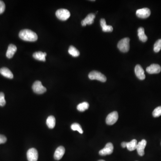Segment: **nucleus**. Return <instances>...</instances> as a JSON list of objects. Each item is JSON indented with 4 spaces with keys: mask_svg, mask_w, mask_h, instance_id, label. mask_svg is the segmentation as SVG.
Segmentation results:
<instances>
[{
    "mask_svg": "<svg viewBox=\"0 0 161 161\" xmlns=\"http://www.w3.org/2000/svg\"><path fill=\"white\" fill-rule=\"evenodd\" d=\"M19 37L26 41L35 42L38 39V36L35 32L28 29L22 30L19 33Z\"/></svg>",
    "mask_w": 161,
    "mask_h": 161,
    "instance_id": "nucleus-1",
    "label": "nucleus"
},
{
    "mask_svg": "<svg viewBox=\"0 0 161 161\" xmlns=\"http://www.w3.org/2000/svg\"><path fill=\"white\" fill-rule=\"evenodd\" d=\"M130 39L128 38L122 39L118 42L117 47L120 51L123 53H127L129 50Z\"/></svg>",
    "mask_w": 161,
    "mask_h": 161,
    "instance_id": "nucleus-2",
    "label": "nucleus"
},
{
    "mask_svg": "<svg viewBox=\"0 0 161 161\" xmlns=\"http://www.w3.org/2000/svg\"><path fill=\"white\" fill-rule=\"evenodd\" d=\"M89 78L91 80H97L101 82H106L107 78L104 75L97 71H93L89 74Z\"/></svg>",
    "mask_w": 161,
    "mask_h": 161,
    "instance_id": "nucleus-3",
    "label": "nucleus"
},
{
    "mask_svg": "<svg viewBox=\"0 0 161 161\" xmlns=\"http://www.w3.org/2000/svg\"><path fill=\"white\" fill-rule=\"evenodd\" d=\"M56 15L59 19L62 21H65L70 18V13L67 9H60L57 10Z\"/></svg>",
    "mask_w": 161,
    "mask_h": 161,
    "instance_id": "nucleus-4",
    "label": "nucleus"
},
{
    "mask_svg": "<svg viewBox=\"0 0 161 161\" xmlns=\"http://www.w3.org/2000/svg\"><path fill=\"white\" fill-rule=\"evenodd\" d=\"M32 88L34 92L37 94H42L47 91V89L43 86L41 82L39 80L35 81Z\"/></svg>",
    "mask_w": 161,
    "mask_h": 161,
    "instance_id": "nucleus-5",
    "label": "nucleus"
},
{
    "mask_svg": "<svg viewBox=\"0 0 161 161\" xmlns=\"http://www.w3.org/2000/svg\"><path fill=\"white\" fill-rule=\"evenodd\" d=\"M119 115L117 111H113L110 113L106 118V122L107 125H111L115 124L118 121Z\"/></svg>",
    "mask_w": 161,
    "mask_h": 161,
    "instance_id": "nucleus-6",
    "label": "nucleus"
},
{
    "mask_svg": "<svg viewBox=\"0 0 161 161\" xmlns=\"http://www.w3.org/2000/svg\"><path fill=\"white\" fill-rule=\"evenodd\" d=\"M113 145L111 143L109 142L106 145L104 148L99 151V154L101 156L110 155L113 153Z\"/></svg>",
    "mask_w": 161,
    "mask_h": 161,
    "instance_id": "nucleus-7",
    "label": "nucleus"
},
{
    "mask_svg": "<svg viewBox=\"0 0 161 161\" xmlns=\"http://www.w3.org/2000/svg\"><path fill=\"white\" fill-rule=\"evenodd\" d=\"M151 14V11L149 8H144L138 9L136 11V15L141 19H147Z\"/></svg>",
    "mask_w": 161,
    "mask_h": 161,
    "instance_id": "nucleus-8",
    "label": "nucleus"
},
{
    "mask_svg": "<svg viewBox=\"0 0 161 161\" xmlns=\"http://www.w3.org/2000/svg\"><path fill=\"white\" fill-rule=\"evenodd\" d=\"M27 158L28 161H37L38 159V153L35 148L30 149L27 152Z\"/></svg>",
    "mask_w": 161,
    "mask_h": 161,
    "instance_id": "nucleus-9",
    "label": "nucleus"
},
{
    "mask_svg": "<svg viewBox=\"0 0 161 161\" xmlns=\"http://www.w3.org/2000/svg\"><path fill=\"white\" fill-rule=\"evenodd\" d=\"M135 73L136 76L140 80H143L146 78L144 70L140 64H137L135 66Z\"/></svg>",
    "mask_w": 161,
    "mask_h": 161,
    "instance_id": "nucleus-10",
    "label": "nucleus"
},
{
    "mask_svg": "<svg viewBox=\"0 0 161 161\" xmlns=\"http://www.w3.org/2000/svg\"><path fill=\"white\" fill-rule=\"evenodd\" d=\"M146 70L149 74H159L161 71V67L159 64H153L148 67Z\"/></svg>",
    "mask_w": 161,
    "mask_h": 161,
    "instance_id": "nucleus-11",
    "label": "nucleus"
},
{
    "mask_svg": "<svg viewBox=\"0 0 161 161\" xmlns=\"http://www.w3.org/2000/svg\"><path fill=\"white\" fill-rule=\"evenodd\" d=\"M147 144V142L145 139H143L137 144V153L140 156H143L145 154V149Z\"/></svg>",
    "mask_w": 161,
    "mask_h": 161,
    "instance_id": "nucleus-12",
    "label": "nucleus"
},
{
    "mask_svg": "<svg viewBox=\"0 0 161 161\" xmlns=\"http://www.w3.org/2000/svg\"><path fill=\"white\" fill-rule=\"evenodd\" d=\"M95 18V15L94 14L91 13L89 14L84 19L81 21V25L82 26H86L87 25H91L94 22V19Z\"/></svg>",
    "mask_w": 161,
    "mask_h": 161,
    "instance_id": "nucleus-13",
    "label": "nucleus"
},
{
    "mask_svg": "<svg viewBox=\"0 0 161 161\" xmlns=\"http://www.w3.org/2000/svg\"><path fill=\"white\" fill-rule=\"evenodd\" d=\"M65 153V149L62 146L58 147L55 152L54 158L56 160H59L63 157Z\"/></svg>",
    "mask_w": 161,
    "mask_h": 161,
    "instance_id": "nucleus-14",
    "label": "nucleus"
},
{
    "mask_svg": "<svg viewBox=\"0 0 161 161\" xmlns=\"http://www.w3.org/2000/svg\"><path fill=\"white\" fill-rule=\"evenodd\" d=\"M17 50V48L15 45L12 44H9L6 52V56L9 59L13 57Z\"/></svg>",
    "mask_w": 161,
    "mask_h": 161,
    "instance_id": "nucleus-15",
    "label": "nucleus"
},
{
    "mask_svg": "<svg viewBox=\"0 0 161 161\" xmlns=\"http://www.w3.org/2000/svg\"><path fill=\"white\" fill-rule=\"evenodd\" d=\"M100 25L102 28V31L105 32H111L113 28L111 26L107 25L105 19H102L100 20Z\"/></svg>",
    "mask_w": 161,
    "mask_h": 161,
    "instance_id": "nucleus-16",
    "label": "nucleus"
},
{
    "mask_svg": "<svg viewBox=\"0 0 161 161\" xmlns=\"http://www.w3.org/2000/svg\"><path fill=\"white\" fill-rule=\"evenodd\" d=\"M0 74L5 77L9 79H12L14 77V75L11 71L5 67H3L0 69Z\"/></svg>",
    "mask_w": 161,
    "mask_h": 161,
    "instance_id": "nucleus-17",
    "label": "nucleus"
},
{
    "mask_svg": "<svg viewBox=\"0 0 161 161\" xmlns=\"http://www.w3.org/2000/svg\"><path fill=\"white\" fill-rule=\"evenodd\" d=\"M138 32V36L139 39L143 42H146L148 40V37L145 33L144 28L143 27H140L137 30Z\"/></svg>",
    "mask_w": 161,
    "mask_h": 161,
    "instance_id": "nucleus-18",
    "label": "nucleus"
},
{
    "mask_svg": "<svg viewBox=\"0 0 161 161\" xmlns=\"http://www.w3.org/2000/svg\"><path fill=\"white\" fill-rule=\"evenodd\" d=\"M47 56L46 53H43L42 52H36L33 55V57L37 60L40 61H45L46 60L45 57Z\"/></svg>",
    "mask_w": 161,
    "mask_h": 161,
    "instance_id": "nucleus-19",
    "label": "nucleus"
},
{
    "mask_svg": "<svg viewBox=\"0 0 161 161\" xmlns=\"http://www.w3.org/2000/svg\"><path fill=\"white\" fill-rule=\"evenodd\" d=\"M46 124L49 128H53L56 125V119L54 116L53 115L48 116L46 121Z\"/></svg>",
    "mask_w": 161,
    "mask_h": 161,
    "instance_id": "nucleus-20",
    "label": "nucleus"
},
{
    "mask_svg": "<svg viewBox=\"0 0 161 161\" xmlns=\"http://www.w3.org/2000/svg\"><path fill=\"white\" fill-rule=\"evenodd\" d=\"M137 142L136 139H133L129 142H127L126 147L129 151H133L137 149Z\"/></svg>",
    "mask_w": 161,
    "mask_h": 161,
    "instance_id": "nucleus-21",
    "label": "nucleus"
},
{
    "mask_svg": "<svg viewBox=\"0 0 161 161\" xmlns=\"http://www.w3.org/2000/svg\"><path fill=\"white\" fill-rule=\"evenodd\" d=\"M69 54L72 56L77 57L80 55V52L75 47L73 46H70L68 50Z\"/></svg>",
    "mask_w": 161,
    "mask_h": 161,
    "instance_id": "nucleus-22",
    "label": "nucleus"
},
{
    "mask_svg": "<svg viewBox=\"0 0 161 161\" xmlns=\"http://www.w3.org/2000/svg\"><path fill=\"white\" fill-rule=\"evenodd\" d=\"M89 107V104L87 102H84L79 104L77 105V110L82 112V111H84L88 109Z\"/></svg>",
    "mask_w": 161,
    "mask_h": 161,
    "instance_id": "nucleus-23",
    "label": "nucleus"
},
{
    "mask_svg": "<svg viewBox=\"0 0 161 161\" xmlns=\"http://www.w3.org/2000/svg\"><path fill=\"white\" fill-rule=\"evenodd\" d=\"M71 128L73 131H77L80 134H82L83 133V131L81 128V126L78 123H74L71 126Z\"/></svg>",
    "mask_w": 161,
    "mask_h": 161,
    "instance_id": "nucleus-24",
    "label": "nucleus"
},
{
    "mask_svg": "<svg viewBox=\"0 0 161 161\" xmlns=\"http://www.w3.org/2000/svg\"><path fill=\"white\" fill-rule=\"evenodd\" d=\"M161 50V39H159L154 44L153 50L155 53H159Z\"/></svg>",
    "mask_w": 161,
    "mask_h": 161,
    "instance_id": "nucleus-25",
    "label": "nucleus"
},
{
    "mask_svg": "<svg viewBox=\"0 0 161 161\" xmlns=\"http://www.w3.org/2000/svg\"><path fill=\"white\" fill-rule=\"evenodd\" d=\"M153 115L154 117H158L161 116V106H159V107H157L153 110Z\"/></svg>",
    "mask_w": 161,
    "mask_h": 161,
    "instance_id": "nucleus-26",
    "label": "nucleus"
},
{
    "mask_svg": "<svg viewBox=\"0 0 161 161\" xmlns=\"http://www.w3.org/2000/svg\"><path fill=\"white\" fill-rule=\"evenodd\" d=\"M6 104L5 98V94L3 93H0V106L3 107Z\"/></svg>",
    "mask_w": 161,
    "mask_h": 161,
    "instance_id": "nucleus-27",
    "label": "nucleus"
},
{
    "mask_svg": "<svg viewBox=\"0 0 161 161\" xmlns=\"http://www.w3.org/2000/svg\"><path fill=\"white\" fill-rule=\"evenodd\" d=\"M5 5L3 1H0V14H2L5 10Z\"/></svg>",
    "mask_w": 161,
    "mask_h": 161,
    "instance_id": "nucleus-28",
    "label": "nucleus"
},
{
    "mask_svg": "<svg viewBox=\"0 0 161 161\" xmlns=\"http://www.w3.org/2000/svg\"><path fill=\"white\" fill-rule=\"evenodd\" d=\"M7 141V138L4 135L0 134V144L5 143Z\"/></svg>",
    "mask_w": 161,
    "mask_h": 161,
    "instance_id": "nucleus-29",
    "label": "nucleus"
},
{
    "mask_svg": "<svg viewBox=\"0 0 161 161\" xmlns=\"http://www.w3.org/2000/svg\"><path fill=\"white\" fill-rule=\"evenodd\" d=\"M126 142H123L121 143V146H122V147L124 148L126 147Z\"/></svg>",
    "mask_w": 161,
    "mask_h": 161,
    "instance_id": "nucleus-30",
    "label": "nucleus"
},
{
    "mask_svg": "<svg viewBox=\"0 0 161 161\" xmlns=\"http://www.w3.org/2000/svg\"><path fill=\"white\" fill-rule=\"evenodd\" d=\"M98 161H105L104 160H99Z\"/></svg>",
    "mask_w": 161,
    "mask_h": 161,
    "instance_id": "nucleus-31",
    "label": "nucleus"
}]
</instances>
